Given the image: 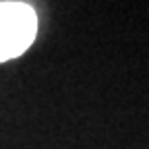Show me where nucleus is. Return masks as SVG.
<instances>
[{
  "instance_id": "f257e3e1",
  "label": "nucleus",
  "mask_w": 149,
  "mask_h": 149,
  "mask_svg": "<svg viewBox=\"0 0 149 149\" xmlns=\"http://www.w3.org/2000/svg\"><path fill=\"white\" fill-rule=\"evenodd\" d=\"M37 17L21 2H0V62L21 56L35 40Z\"/></svg>"
}]
</instances>
